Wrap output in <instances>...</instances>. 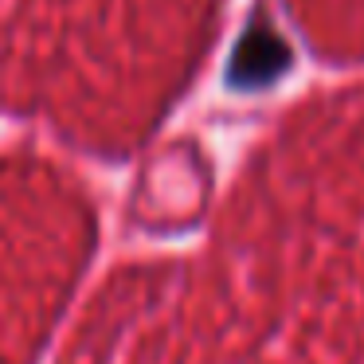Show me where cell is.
I'll return each instance as SVG.
<instances>
[{"label": "cell", "instance_id": "cell-1", "mask_svg": "<svg viewBox=\"0 0 364 364\" xmlns=\"http://www.w3.org/2000/svg\"><path fill=\"white\" fill-rule=\"evenodd\" d=\"M79 267V228L40 196H0V364H40Z\"/></svg>", "mask_w": 364, "mask_h": 364}]
</instances>
